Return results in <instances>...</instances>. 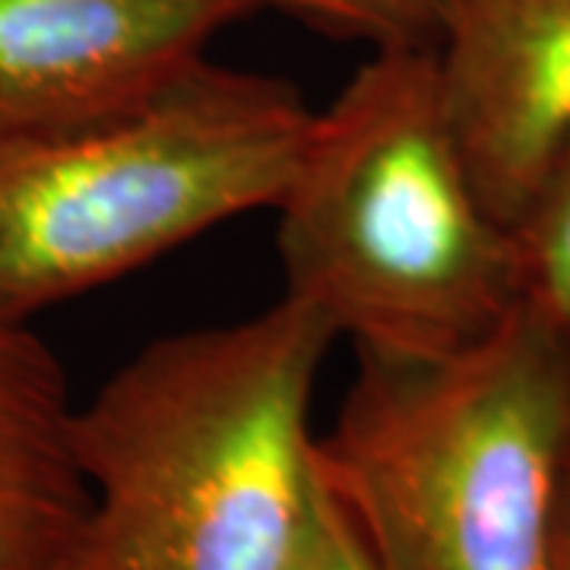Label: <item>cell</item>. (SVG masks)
I'll use <instances>...</instances> for the list:
<instances>
[{
  "mask_svg": "<svg viewBox=\"0 0 570 570\" xmlns=\"http://www.w3.org/2000/svg\"><path fill=\"white\" fill-rule=\"evenodd\" d=\"M247 13L245 0H0V156L163 99Z\"/></svg>",
  "mask_w": 570,
  "mask_h": 570,
  "instance_id": "obj_5",
  "label": "cell"
},
{
  "mask_svg": "<svg viewBox=\"0 0 570 570\" xmlns=\"http://www.w3.org/2000/svg\"><path fill=\"white\" fill-rule=\"evenodd\" d=\"M247 7H273L311 29L371 51L434 48L448 20L450 0H245Z\"/></svg>",
  "mask_w": 570,
  "mask_h": 570,
  "instance_id": "obj_9",
  "label": "cell"
},
{
  "mask_svg": "<svg viewBox=\"0 0 570 570\" xmlns=\"http://www.w3.org/2000/svg\"><path fill=\"white\" fill-rule=\"evenodd\" d=\"M434 63L469 171L513 228L570 140V0H450Z\"/></svg>",
  "mask_w": 570,
  "mask_h": 570,
  "instance_id": "obj_6",
  "label": "cell"
},
{
  "mask_svg": "<svg viewBox=\"0 0 570 570\" xmlns=\"http://www.w3.org/2000/svg\"><path fill=\"white\" fill-rule=\"evenodd\" d=\"M305 570H374L358 532L348 523L346 510L336 504L330 489H326L324 527H321L317 546L311 551V561H307Z\"/></svg>",
  "mask_w": 570,
  "mask_h": 570,
  "instance_id": "obj_10",
  "label": "cell"
},
{
  "mask_svg": "<svg viewBox=\"0 0 570 570\" xmlns=\"http://www.w3.org/2000/svg\"><path fill=\"white\" fill-rule=\"evenodd\" d=\"M554 570H570V472L558 517V539H554Z\"/></svg>",
  "mask_w": 570,
  "mask_h": 570,
  "instance_id": "obj_11",
  "label": "cell"
},
{
  "mask_svg": "<svg viewBox=\"0 0 570 570\" xmlns=\"http://www.w3.org/2000/svg\"><path fill=\"white\" fill-rule=\"evenodd\" d=\"M517 302L570 346V140L513 223Z\"/></svg>",
  "mask_w": 570,
  "mask_h": 570,
  "instance_id": "obj_8",
  "label": "cell"
},
{
  "mask_svg": "<svg viewBox=\"0 0 570 570\" xmlns=\"http://www.w3.org/2000/svg\"><path fill=\"white\" fill-rule=\"evenodd\" d=\"M333 343L283 295L124 362L73 419L92 510L70 570H305L326 510L311 400Z\"/></svg>",
  "mask_w": 570,
  "mask_h": 570,
  "instance_id": "obj_1",
  "label": "cell"
},
{
  "mask_svg": "<svg viewBox=\"0 0 570 570\" xmlns=\"http://www.w3.org/2000/svg\"><path fill=\"white\" fill-rule=\"evenodd\" d=\"M276 213L283 295L358 355L444 358L520 305L513 232L469 171L434 48L371 51L314 108Z\"/></svg>",
  "mask_w": 570,
  "mask_h": 570,
  "instance_id": "obj_2",
  "label": "cell"
},
{
  "mask_svg": "<svg viewBox=\"0 0 570 570\" xmlns=\"http://www.w3.org/2000/svg\"><path fill=\"white\" fill-rule=\"evenodd\" d=\"M314 108L292 82L206 58L118 121L0 156V321L159 261L216 225L276 209Z\"/></svg>",
  "mask_w": 570,
  "mask_h": 570,
  "instance_id": "obj_4",
  "label": "cell"
},
{
  "mask_svg": "<svg viewBox=\"0 0 570 570\" xmlns=\"http://www.w3.org/2000/svg\"><path fill=\"white\" fill-rule=\"evenodd\" d=\"M61 358L0 321V570H70L92 510Z\"/></svg>",
  "mask_w": 570,
  "mask_h": 570,
  "instance_id": "obj_7",
  "label": "cell"
},
{
  "mask_svg": "<svg viewBox=\"0 0 570 570\" xmlns=\"http://www.w3.org/2000/svg\"><path fill=\"white\" fill-rule=\"evenodd\" d=\"M317 466L374 570H554L570 346L517 305L444 358L358 355Z\"/></svg>",
  "mask_w": 570,
  "mask_h": 570,
  "instance_id": "obj_3",
  "label": "cell"
}]
</instances>
